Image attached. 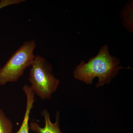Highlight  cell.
Segmentation results:
<instances>
[{"label":"cell","instance_id":"cell-1","mask_svg":"<svg viewBox=\"0 0 133 133\" xmlns=\"http://www.w3.org/2000/svg\"><path fill=\"white\" fill-rule=\"evenodd\" d=\"M120 60L111 56L107 44L103 45L95 56L91 58L87 63L81 61L75 68L73 76L75 79L87 84H92L95 78H98L96 87L109 84L117 76L121 69Z\"/></svg>","mask_w":133,"mask_h":133},{"label":"cell","instance_id":"cell-2","mask_svg":"<svg viewBox=\"0 0 133 133\" xmlns=\"http://www.w3.org/2000/svg\"><path fill=\"white\" fill-rule=\"evenodd\" d=\"M51 64L44 58L37 55L30 66L29 80L35 94L41 99H50L59 83L52 73Z\"/></svg>","mask_w":133,"mask_h":133},{"label":"cell","instance_id":"cell-3","mask_svg":"<svg viewBox=\"0 0 133 133\" xmlns=\"http://www.w3.org/2000/svg\"><path fill=\"white\" fill-rule=\"evenodd\" d=\"M34 40L26 41L12 55L4 66L0 69V85L18 81L24 75L28 67H30L35 56Z\"/></svg>","mask_w":133,"mask_h":133},{"label":"cell","instance_id":"cell-4","mask_svg":"<svg viewBox=\"0 0 133 133\" xmlns=\"http://www.w3.org/2000/svg\"><path fill=\"white\" fill-rule=\"evenodd\" d=\"M41 115L44 118L45 126L42 128L36 122H31L29 127L31 131L36 133H62L59 128V112H56L55 123H52L51 121L49 113L46 109L42 111Z\"/></svg>","mask_w":133,"mask_h":133},{"label":"cell","instance_id":"cell-5","mask_svg":"<svg viewBox=\"0 0 133 133\" xmlns=\"http://www.w3.org/2000/svg\"><path fill=\"white\" fill-rule=\"evenodd\" d=\"M22 89L26 95V109L21 127L16 133H29V121L30 114L33 107V104L35 101V92L31 86L24 85Z\"/></svg>","mask_w":133,"mask_h":133},{"label":"cell","instance_id":"cell-6","mask_svg":"<svg viewBox=\"0 0 133 133\" xmlns=\"http://www.w3.org/2000/svg\"><path fill=\"white\" fill-rule=\"evenodd\" d=\"M123 25L129 32L133 31V2H128L122 11Z\"/></svg>","mask_w":133,"mask_h":133},{"label":"cell","instance_id":"cell-7","mask_svg":"<svg viewBox=\"0 0 133 133\" xmlns=\"http://www.w3.org/2000/svg\"><path fill=\"white\" fill-rule=\"evenodd\" d=\"M13 128L12 121L0 109V133H12Z\"/></svg>","mask_w":133,"mask_h":133}]
</instances>
